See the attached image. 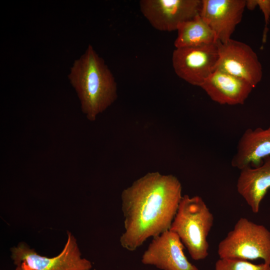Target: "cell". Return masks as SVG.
I'll return each instance as SVG.
<instances>
[{"label": "cell", "instance_id": "obj_5", "mask_svg": "<svg viewBox=\"0 0 270 270\" xmlns=\"http://www.w3.org/2000/svg\"><path fill=\"white\" fill-rule=\"evenodd\" d=\"M67 242L57 256L48 258L38 254L26 244L11 248V258L16 266L22 264L30 270H90V261L81 258L76 240L70 232Z\"/></svg>", "mask_w": 270, "mask_h": 270}, {"label": "cell", "instance_id": "obj_12", "mask_svg": "<svg viewBox=\"0 0 270 270\" xmlns=\"http://www.w3.org/2000/svg\"><path fill=\"white\" fill-rule=\"evenodd\" d=\"M270 156V125L266 128H248L240 138L232 166L240 170L262 164L263 159Z\"/></svg>", "mask_w": 270, "mask_h": 270}, {"label": "cell", "instance_id": "obj_17", "mask_svg": "<svg viewBox=\"0 0 270 270\" xmlns=\"http://www.w3.org/2000/svg\"><path fill=\"white\" fill-rule=\"evenodd\" d=\"M14 270H30L24 267L22 264H19L16 266V268Z\"/></svg>", "mask_w": 270, "mask_h": 270}, {"label": "cell", "instance_id": "obj_7", "mask_svg": "<svg viewBox=\"0 0 270 270\" xmlns=\"http://www.w3.org/2000/svg\"><path fill=\"white\" fill-rule=\"evenodd\" d=\"M216 42L218 57L216 70L242 78L254 88L262 80V69L252 48L232 38L224 43Z\"/></svg>", "mask_w": 270, "mask_h": 270}, {"label": "cell", "instance_id": "obj_9", "mask_svg": "<svg viewBox=\"0 0 270 270\" xmlns=\"http://www.w3.org/2000/svg\"><path fill=\"white\" fill-rule=\"evenodd\" d=\"M178 236L170 230L152 238L142 257L144 264L162 270H198L186 256Z\"/></svg>", "mask_w": 270, "mask_h": 270}, {"label": "cell", "instance_id": "obj_4", "mask_svg": "<svg viewBox=\"0 0 270 270\" xmlns=\"http://www.w3.org/2000/svg\"><path fill=\"white\" fill-rule=\"evenodd\" d=\"M220 258L262 259L270 265V232L264 226L240 218L218 244Z\"/></svg>", "mask_w": 270, "mask_h": 270}, {"label": "cell", "instance_id": "obj_1", "mask_svg": "<svg viewBox=\"0 0 270 270\" xmlns=\"http://www.w3.org/2000/svg\"><path fill=\"white\" fill-rule=\"evenodd\" d=\"M182 184L172 174L148 172L122 192V247L134 251L148 238L170 230L182 198Z\"/></svg>", "mask_w": 270, "mask_h": 270}, {"label": "cell", "instance_id": "obj_13", "mask_svg": "<svg viewBox=\"0 0 270 270\" xmlns=\"http://www.w3.org/2000/svg\"><path fill=\"white\" fill-rule=\"evenodd\" d=\"M264 160L258 166L241 170L237 182L238 192L254 213L258 212L261 202L270 188V156Z\"/></svg>", "mask_w": 270, "mask_h": 270}, {"label": "cell", "instance_id": "obj_6", "mask_svg": "<svg viewBox=\"0 0 270 270\" xmlns=\"http://www.w3.org/2000/svg\"><path fill=\"white\" fill-rule=\"evenodd\" d=\"M216 42L176 48L172 52V64L176 74L190 84L200 87L216 70L218 57Z\"/></svg>", "mask_w": 270, "mask_h": 270}, {"label": "cell", "instance_id": "obj_3", "mask_svg": "<svg viewBox=\"0 0 270 270\" xmlns=\"http://www.w3.org/2000/svg\"><path fill=\"white\" fill-rule=\"evenodd\" d=\"M213 222V215L201 197L185 194L170 230L177 234L192 258L199 260L208 255L207 238Z\"/></svg>", "mask_w": 270, "mask_h": 270}, {"label": "cell", "instance_id": "obj_14", "mask_svg": "<svg viewBox=\"0 0 270 270\" xmlns=\"http://www.w3.org/2000/svg\"><path fill=\"white\" fill-rule=\"evenodd\" d=\"M176 30V48L198 46L216 42L214 32L200 14L181 24Z\"/></svg>", "mask_w": 270, "mask_h": 270}, {"label": "cell", "instance_id": "obj_10", "mask_svg": "<svg viewBox=\"0 0 270 270\" xmlns=\"http://www.w3.org/2000/svg\"><path fill=\"white\" fill-rule=\"evenodd\" d=\"M246 3V0H202L200 16L213 30L216 41L224 43L232 38Z\"/></svg>", "mask_w": 270, "mask_h": 270}, {"label": "cell", "instance_id": "obj_11", "mask_svg": "<svg viewBox=\"0 0 270 270\" xmlns=\"http://www.w3.org/2000/svg\"><path fill=\"white\" fill-rule=\"evenodd\" d=\"M200 88L212 100L220 104H242L253 90L246 80L216 70Z\"/></svg>", "mask_w": 270, "mask_h": 270}, {"label": "cell", "instance_id": "obj_16", "mask_svg": "<svg viewBox=\"0 0 270 270\" xmlns=\"http://www.w3.org/2000/svg\"><path fill=\"white\" fill-rule=\"evenodd\" d=\"M256 6H258L262 10L264 18V27L262 34V42L265 43L268 30L270 19V0H254Z\"/></svg>", "mask_w": 270, "mask_h": 270}, {"label": "cell", "instance_id": "obj_2", "mask_svg": "<svg viewBox=\"0 0 270 270\" xmlns=\"http://www.w3.org/2000/svg\"><path fill=\"white\" fill-rule=\"evenodd\" d=\"M68 76L82 112L90 121L95 120L118 98L115 78L91 44L74 62Z\"/></svg>", "mask_w": 270, "mask_h": 270}, {"label": "cell", "instance_id": "obj_8", "mask_svg": "<svg viewBox=\"0 0 270 270\" xmlns=\"http://www.w3.org/2000/svg\"><path fill=\"white\" fill-rule=\"evenodd\" d=\"M139 4L142 14L152 27L172 32L200 14L202 0H141Z\"/></svg>", "mask_w": 270, "mask_h": 270}, {"label": "cell", "instance_id": "obj_15", "mask_svg": "<svg viewBox=\"0 0 270 270\" xmlns=\"http://www.w3.org/2000/svg\"><path fill=\"white\" fill-rule=\"evenodd\" d=\"M215 270H270L266 263L258 264L239 259L220 258L215 264Z\"/></svg>", "mask_w": 270, "mask_h": 270}]
</instances>
